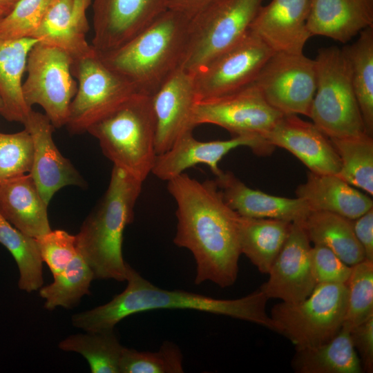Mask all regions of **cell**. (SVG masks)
Segmentation results:
<instances>
[{"instance_id":"ee69618b","label":"cell","mask_w":373,"mask_h":373,"mask_svg":"<svg viewBox=\"0 0 373 373\" xmlns=\"http://www.w3.org/2000/svg\"><path fill=\"white\" fill-rule=\"evenodd\" d=\"M19 0H0V15L3 17L8 15Z\"/></svg>"},{"instance_id":"f1b7e54d","label":"cell","mask_w":373,"mask_h":373,"mask_svg":"<svg viewBox=\"0 0 373 373\" xmlns=\"http://www.w3.org/2000/svg\"><path fill=\"white\" fill-rule=\"evenodd\" d=\"M310 242L332 251L345 264L353 266L365 258L353 230L352 220L327 211H311L304 221Z\"/></svg>"},{"instance_id":"9c48e42d","label":"cell","mask_w":373,"mask_h":373,"mask_svg":"<svg viewBox=\"0 0 373 373\" xmlns=\"http://www.w3.org/2000/svg\"><path fill=\"white\" fill-rule=\"evenodd\" d=\"M70 70L78 82L66 124L71 134L86 132L93 124L140 93L131 81L108 67L96 51L73 59Z\"/></svg>"},{"instance_id":"5bb4252c","label":"cell","mask_w":373,"mask_h":373,"mask_svg":"<svg viewBox=\"0 0 373 373\" xmlns=\"http://www.w3.org/2000/svg\"><path fill=\"white\" fill-rule=\"evenodd\" d=\"M93 37L98 53L115 50L168 9L167 0H93Z\"/></svg>"},{"instance_id":"603a6c76","label":"cell","mask_w":373,"mask_h":373,"mask_svg":"<svg viewBox=\"0 0 373 373\" xmlns=\"http://www.w3.org/2000/svg\"><path fill=\"white\" fill-rule=\"evenodd\" d=\"M307 26L312 37L348 42L373 27V0H311Z\"/></svg>"},{"instance_id":"6da1fadb","label":"cell","mask_w":373,"mask_h":373,"mask_svg":"<svg viewBox=\"0 0 373 373\" xmlns=\"http://www.w3.org/2000/svg\"><path fill=\"white\" fill-rule=\"evenodd\" d=\"M177 204V229L173 242L193 254L195 283L212 282L231 286L238 274L241 254L239 215L224 200L214 180L198 181L183 173L167 182Z\"/></svg>"},{"instance_id":"83f0119b","label":"cell","mask_w":373,"mask_h":373,"mask_svg":"<svg viewBox=\"0 0 373 373\" xmlns=\"http://www.w3.org/2000/svg\"><path fill=\"white\" fill-rule=\"evenodd\" d=\"M291 361L298 373H361V363L350 338V332L341 327L330 341L300 350Z\"/></svg>"},{"instance_id":"8992f818","label":"cell","mask_w":373,"mask_h":373,"mask_svg":"<svg viewBox=\"0 0 373 373\" xmlns=\"http://www.w3.org/2000/svg\"><path fill=\"white\" fill-rule=\"evenodd\" d=\"M314 60L316 88L309 115L312 122L329 138L365 133L350 64L343 49L322 48Z\"/></svg>"},{"instance_id":"e0dca14e","label":"cell","mask_w":373,"mask_h":373,"mask_svg":"<svg viewBox=\"0 0 373 373\" xmlns=\"http://www.w3.org/2000/svg\"><path fill=\"white\" fill-rule=\"evenodd\" d=\"M155 126L157 155L168 149L184 133L193 131L198 97L193 75L180 67L151 95Z\"/></svg>"},{"instance_id":"7402d4cb","label":"cell","mask_w":373,"mask_h":373,"mask_svg":"<svg viewBox=\"0 0 373 373\" xmlns=\"http://www.w3.org/2000/svg\"><path fill=\"white\" fill-rule=\"evenodd\" d=\"M227 204L238 215L257 218H273L303 222L311 212L305 202L267 194L247 186L230 171L216 177Z\"/></svg>"},{"instance_id":"8d00e7d4","label":"cell","mask_w":373,"mask_h":373,"mask_svg":"<svg viewBox=\"0 0 373 373\" xmlns=\"http://www.w3.org/2000/svg\"><path fill=\"white\" fill-rule=\"evenodd\" d=\"M33 154L32 140L26 128L15 133L0 132V184L29 173Z\"/></svg>"},{"instance_id":"484cf974","label":"cell","mask_w":373,"mask_h":373,"mask_svg":"<svg viewBox=\"0 0 373 373\" xmlns=\"http://www.w3.org/2000/svg\"><path fill=\"white\" fill-rule=\"evenodd\" d=\"M37 42L32 37H0V115L7 121L23 124L32 110L24 100L21 82L29 52Z\"/></svg>"},{"instance_id":"4dcf8cb0","label":"cell","mask_w":373,"mask_h":373,"mask_svg":"<svg viewBox=\"0 0 373 373\" xmlns=\"http://www.w3.org/2000/svg\"><path fill=\"white\" fill-rule=\"evenodd\" d=\"M58 346L64 351L82 355L93 373H119L124 347L119 343L115 328L70 335Z\"/></svg>"},{"instance_id":"d6986e66","label":"cell","mask_w":373,"mask_h":373,"mask_svg":"<svg viewBox=\"0 0 373 373\" xmlns=\"http://www.w3.org/2000/svg\"><path fill=\"white\" fill-rule=\"evenodd\" d=\"M263 137L272 146L289 151L310 172L337 175L341 169L339 157L330 139L313 122L297 115H283Z\"/></svg>"},{"instance_id":"d4e9b609","label":"cell","mask_w":373,"mask_h":373,"mask_svg":"<svg viewBox=\"0 0 373 373\" xmlns=\"http://www.w3.org/2000/svg\"><path fill=\"white\" fill-rule=\"evenodd\" d=\"M311 211L332 212L354 220L373 209L372 199L337 175L309 172L296 190Z\"/></svg>"},{"instance_id":"4316f807","label":"cell","mask_w":373,"mask_h":373,"mask_svg":"<svg viewBox=\"0 0 373 373\" xmlns=\"http://www.w3.org/2000/svg\"><path fill=\"white\" fill-rule=\"evenodd\" d=\"M291 224L283 220L239 215L241 254H245L260 272L268 274L290 233Z\"/></svg>"},{"instance_id":"44dd1931","label":"cell","mask_w":373,"mask_h":373,"mask_svg":"<svg viewBox=\"0 0 373 373\" xmlns=\"http://www.w3.org/2000/svg\"><path fill=\"white\" fill-rule=\"evenodd\" d=\"M93 0H56L51 6L32 38L58 48L73 59L95 52L86 40L89 23L86 11Z\"/></svg>"},{"instance_id":"ab89813d","label":"cell","mask_w":373,"mask_h":373,"mask_svg":"<svg viewBox=\"0 0 373 373\" xmlns=\"http://www.w3.org/2000/svg\"><path fill=\"white\" fill-rule=\"evenodd\" d=\"M310 259L312 273L316 284H346L352 266L345 264L328 248L314 245L311 247Z\"/></svg>"},{"instance_id":"f546056e","label":"cell","mask_w":373,"mask_h":373,"mask_svg":"<svg viewBox=\"0 0 373 373\" xmlns=\"http://www.w3.org/2000/svg\"><path fill=\"white\" fill-rule=\"evenodd\" d=\"M342 49L350 64L365 133L373 136V27L361 31L354 43Z\"/></svg>"},{"instance_id":"7bdbcfd3","label":"cell","mask_w":373,"mask_h":373,"mask_svg":"<svg viewBox=\"0 0 373 373\" xmlns=\"http://www.w3.org/2000/svg\"><path fill=\"white\" fill-rule=\"evenodd\" d=\"M217 0H167L168 9L191 18Z\"/></svg>"},{"instance_id":"ba28073f","label":"cell","mask_w":373,"mask_h":373,"mask_svg":"<svg viewBox=\"0 0 373 373\" xmlns=\"http://www.w3.org/2000/svg\"><path fill=\"white\" fill-rule=\"evenodd\" d=\"M347 300L346 284H317L303 300L281 302L272 307L274 331L288 338L296 350L326 343L342 327Z\"/></svg>"},{"instance_id":"ac0fdd59","label":"cell","mask_w":373,"mask_h":373,"mask_svg":"<svg viewBox=\"0 0 373 373\" xmlns=\"http://www.w3.org/2000/svg\"><path fill=\"white\" fill-rule=\"evenodd\" d=\"M23 124L31 135L34 148L29 173L47 204L54 194L64 186H86L79 173L56 146L52 139L55 128L45 114L32 109Z\"/></svg>"},{"instance_id":"e575fe53","label":"cell","mask_w":373,"mask_h":373,"mask_svg":"<svg viewBox=\"0 0 373 373\" xmlns=\"http://www.w3.org/2000/svg\"><path fill=\"white\" fill-rule=\"evenodd\" d=\"M346 286L347 300L342 327L350 332L373 316V261L364 259L352 266Z\"/></svg>"},{"instance_id":"d590c367","label":"cell","mask_w":373,"mask_h":373,"mask_svg":"<svg viewBox=\"0 0 373 373\" xmlns=\"http://www.w3.org/2000/svg\"><path fill=\"white\" fill-rule=\"evenodd\" d=\"M183 356L174 343L166 341L156 352H140L124 347L119 373H182Z\"/></svg>"},{"instance_id":"ffe728a7","label":"cell","mask_w":373,"mask_h":373,"mask_svg":"<svg viewBox=\"0 0 373 373\" xmlns=\"http://www.w3.org/2000/svg\"><path fill=\"white\" fill-rule=\"evenodd\" d=\"M311 0H271L258 10L249 30L275 52L302 53L312 37L307 26Z\"/></svg>"},{"instance_id":"d6a6232c","label":"cell","mask_w":373,"mask_h":373,"mask_svg":"<svg viewBox=\"0 0 373 373\" xmlns=\"http://www.w3.org/2000/svg\"><path fill=\"white\" fill-rule=\"evenodd\" d=\"M0 243L17 265L19 288L28 293L39 289L44 283L43 260L35 238L15 228L0 214Z\"/></svg>"},{"instance_id":"7a4b0ae2","label":"cell","mask_w":373,"mask_h":373,"mask_svg":"<svg viewBox=\"0 0 373 373\" xmlns=\"http://www.w3.org/2000/svg\"><path fill=\"white\" fill-rule=\"evenodd\" d=\"M127 286L108 303L75 314L74 327L86 332L114 329L122 319L156 309H190L229 316L274 330L266 312L269 298L259 288L236 299H218L180 289L167 290L152 284L128 265Z\"/></svg>"},{"instance_id":"cb8c5ba5","label":"cell","mask_w":373,"mask_h":373,"mask_svg":"<svg viewBox=\"0 0 373 373\" xmlns=\"http://www.w3.org/2000/svg\"><path fill=\"white\" fill-rule=\"evenodd\" d=\"M48 206L30 173L0 184V214L29 236L36 238L51 231Z\"/></svg>"},{"instance_id":"f6af8a7d","label":"cell","mask_w":373,"mask_h":373,"mask_svg":"<svg viewBox=\"0 0 373 373\" xmlns=\"http://www.w3.org/2000/svg\"><path fill=\"white\" fill-rule=\"evenodd\" d=\"M2 107H3V104H2V100L0 97V113H1V109H2Z\"/></svg>"},{"instance_id":"bcb514c9","label":"cell","mask_w":373,"mask_h":373,"mask_svg":"<svg viewBox=\"0 0 373 373\" xmlns=\"http://www.w3.org/2000/svg\"><path fill=\"white\" fill-rule=\"evenodd\" d=\"M3 17L0 15V19H1Z\"/></svg>"},{"instance_id":"60d3db41","label":"cell","mask_w":373,"mask_h":373,"mask_svg":"<svg viewBox=\"0 0 373 373\" xmlns=\"http://www.w3.org/2000/svg\"><path fill=\"white\" fill-rule=\"evenodd\" d=\"M352 345L360 358L363 370L373 372V316L350 331Z\"/></svg>"},{"instance_id":"30bf717a","label":"cell","mask_w":373,"mask_h":373,"mask_svg":"<svg viewBox=\"0 0 373 373\" xmlns=\"http://www.w3.org/2000/svg\"><path fill=\"white\" fill-rule=\"evenodd\" d=\"M72 57L64 50L37 42L30 50L22 84L24 100L41 106L56 128L66 126L77 82L71 73Z\"/></svg>"},{"instance_id":"3957f363","label":"cell","mask_w":373,"mask_h":373,"mask_svg":"<svg viewBox=\"0 0 373 373\" xmlns=\"http://www.w3.org/2000/svg\"><path fill=\"white\" fill-rule=\"evenodd\" d=\"M142 184L113 166L106 191L75 235L78 251L94 279L126 280L128 264L122 256L123 234L133 220Z\"/></svg>"},{"instance_id":"74e56055","label":"cell","mask_w":373,"mask_h":373,"mask_svg":"<svg viewBox=\"0 0 373 373\" xmlns=\"http://www.w3.org/2000/svg\"><path fill=\"white\" fill-rule=\"evenodd\" d=\"M56 0H19L12 11L0 19V37L7 39L32 37Z\"/></svg>"},{"instance_id":"4fadbf2b","label":"cell","mask_w":373,"mask_h":373,"mask_svg":"<svg viewBox=\"0 0 373 373\" xmlns=\"http://www.w3.org/2000/svg\"><path fill=\"white\" fill-rule=\"evenodd\" d=\"M283 114L265 99L254 83L218 97L199 100L193 112L194 127L220 126L233 136L263 137ZM265 139V138H264Z\"/></svg>"},{"instance_id":"2e32d148","label":"cell","mask_w":373,"mask_h":373,"mask_svg":"<svg viewBox=\"0 0 373 373\" xmlns=\"http://www.w3.org/2000/svg\"><path fill=\"white\" fill-rule=\"evenodd\" d=\"M303 222H294L290 233L259 289L269 298L298 303L307 298L315 287L310 259V241Z\"/></svg>"},{"instance_id":"b9f144b4","label":"cell","mask_w":373,"mask_h":373,"mask_svg":"<svg viewBox=\"0 0 373 373\" xmlns=\"http://www.w3.org/2000/svg\"><path fill=\"white\" fill-rule=\"evenodd\" d=\"M352 227L365 259L373 261V209L352 220Z\"/></svg>"},{"instance_id":"52a82bcc","label":"cell","mask_w":373,"mask_h":373,"mask_svg":"<svg viewBox=\"0 0 373 373\" xmlns=\"http://www.w3.org/2000/svg\"><path fill=\"white\" fill-rule=\"evenodd\" d=\"M264 0H217L190 19L180 68L193 74L240 41Z\"/></svg>"},{"instance_id":"5b68a950","label":"cell","mask_w":373,"mask_h":373,"mask_svg":"<svg viewBox=\"0 0 373 373\" xmlns=\"http://www.w3.org/2000/svg\"><path fill=\"white\" fill-rule=\"evenodd\" d=\"M86 132L113 166L142 182L151 173L157 153L151 95L135 93Z\"/></svg>"},{"instance_id":"f35d334b","label":"cell","mask_w":373,"mask_h":373,"mask_svg":"<svg viewBox=\"0 0 373 373\" xmlns=\"http://www.w3.org/2000/svg\"><path fill=\"white\" fill-rule=\"evenodd\" d=\"M35 240L41 259L53 276L61 273L79 253L75 236L64 230H51Z\"/></svg>"},{"instance_id":"1f68e13d","label":"cell","mask_w":373,"mask_h":373,"mask_svg":"<svg viewBox=\"0 0 373 373\" xmlns=\"http://www.w3.org/2000/svg\"><path fill=\"white\" fill-rule=\"evenodd\" d=\"M341 161L337 175L373 195V137L367 133L329 138Z\"/></svg>"},{"instance_id":"277c9868","label":"cell","mask_w":373,"mask_h":373,"mask_svg":"<svg viewBox=\"0 0 373 373\" xmlns=\"http://www.w3.org/2000/svg\"><path fill=\"white\" fill-rule=\"evenodd\" d=\"M190 19L167 9L120 47L98 53L111 69L151 95L178 68L183 57Z\"/></svg>"},{"instance_id":"8fae6325","label":"cell","mask_w":373,"mask_h":373,"mask_svg":"<svg viewBox=\"0 0 373 373\" xmlns=\"http://www.w3.org/2000/svg\"><path fill=\"white\" fill-rule=\"evenodd\" d=\"M252 83L280 113L309 117L316 88V69L315 60L303 52H274Z\"/></svg>"},{"instance_id":"7c38bea8","label":"cell","mask_w":373,"mask_h":373,"mask_svg":"<svg viewBox=\"0 0 373 373\" xmlns=\"http://www.w3.org/2000/svg\"><path fill=\"white\" fill-rule=\"evenodd\" d=\"M274 52L249 30L240 41L191 74L198 101L223 96L251 84Z\"/></svg>"},{"instance_id":"9a60e30c","label":"cell","mask_w":373,"mask_h":373,"mask_svg":"<svg viewBox=\"0 0 373 373\" xmlns=\"http://www.w3.org/2000/svg\"><path fill=\"white\" fill-rule=\"evenodd\" d=\"M244 146L258 155L270 154L274 149L262 137L242 135L226 140L204 142L195 139L193 131H189L166 151L157 155L151 173L168 182L189 168L205 164L218 177L223 171L218 165L223 157L231 150Z\"/></svg>"},{"instance_id":"836d02e7","label":"cell","mask_w":373,"mask_h":373,"mask_svg":"<svg viewBox=\"0 0 373 373\" xmlns=\"http://www.w3.org/2000/svg\"><path fill=\"white\" fill-rule=\"evenodd\" d=\"M53 278L52 283L39 289V296L45 300L44 307L48 310H53L57 307L68 309L76 306L82 296L90 294L89 287L94 276L78 253Z\"/></svg>"}]
</instances>
